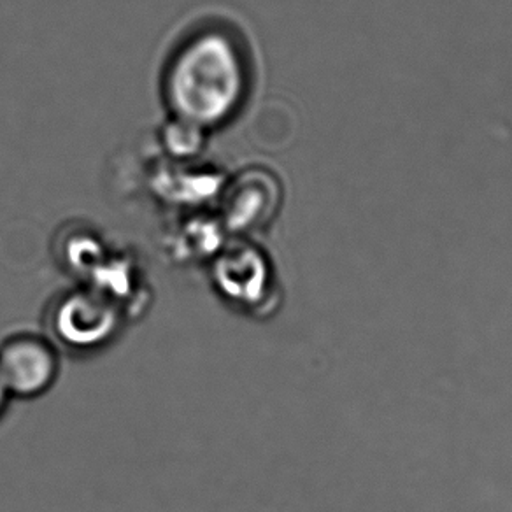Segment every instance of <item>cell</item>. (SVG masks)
<instances>
[{
	"label": "cell",
	"mask_w": 512,
	"mask_h": 512,
	"mask_svg": "<svg viewBox=\"0 0 512 512\" xmlns=\"http://www.w3.org/2000/svg\"><path fill=\"white\" fill-rule=\"evenodd\" d=\"M251 86L249 53L234 30L202 27L178 44L165 64V104L174 120L202 132L234 120Z\"/></svg>",
	"instance_id": "obj_1"
},
{
	"label": "cell",
	"mask_w": 512,
	"mask_h": 512,
	"mask_svg": "<svg viewBox=\"0 0 512 512\" xmlns=\"http://www.w3.org/2000/svg\"><path fill=\"white\" fill-rule=\"evenodd\" d=\"M127 325L120 307L85 285L58 293L44 309V334L60 351L74 356L106 351Z\"/></svg>",
	"instance_id": "obj_2"
},
{
	"label": "cell",
	"mask_w": 512,
	"mask_h": 512,
	"mask_svg": "<svg viewBox=\"0 0 512 512\" xmlns=\"http://www.w3.org/2000/svg\"><path fill=\"white\" fill-rule=\"evenodd\" d=\"M211 283L225 306L253 320L271 318L281 306V285L271 258L244 239L213 256Z\"/></svg>",
	"instance_id": "obj_3"
},
{
	"label": "cell",
	"mask_w": 512,
	"mask_h": 512,
	"mask_svg": "<svg viewBox=\"0 0 512 512\" xmlns=\"http://www.w3.org/2000/svg\"><path fill=\"white\" fill-rule=\"evenodd\" d=\"M62 372V351L44 332L20 330L0 341V379L11 400L43 397Z\"/></svg>",
	"instance_id": "obj_4"
},
{
	"label": "cell",
	"mask_w": 512,
	"mask_h": 512,
	"mask_svg": "<svg viewBox=\"0 0 512 512\" xmlns=\"http://www.w3.org/2000/svg\"><path fill=\"white\" fill-rule=\"evenodd\" d=\"M281 186L276 176L262 169H249L228 190L225 221L241 234L267 227L279 211Z\"/></svg>",
	"instance_id": "obj_5"
},
{
	"label": "cell",
	"mask_w": 512,
	"mask_h": 512,
	"mask_svg": "<svg viewBox=\"0 0 512 512\" xmlns=\"http://www.w3.org/2000/svg\"><path fill=\"white\" fill-rule=\"evenodd\" d=\"M9 402H11V397H9L8 390H6V386H4L2 379H0V420L8 413Z\"/></svg>",
	"instance_id": "obj_6"
}]
</instances>
